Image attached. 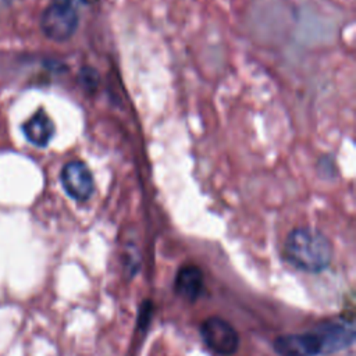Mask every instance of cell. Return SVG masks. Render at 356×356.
<instances>
[{"instance_id": "cell-11", "label": "cell", "mask_w": 356, "mask_h": 356, "mask_svg": "<svg viewBox=\"0 0 356 356\" xmlns=\"http://www.w3.org/2000/svg\"><path fill=\"white\" fill-rule=\"evenodd\" d=\"M86 1H88V0H86Z\"/></svg>"}, {"instance_id": "cell-7", "label": "cell", "mask_w": 356, "mask_h": 356, "mask_svg": "<svg viewBox=\"0 0 356 356\" xmlns=\"http://www.w3.org/2000/svg\"><path fill=\"white\" fill-rule=\"evenodd\" d=\"M204 285L203 273L195 264H185L179 267L174 281L175 293L186 302H196L202 295Z\"/></svg>"}, {"instance_id": "cell-4", "label": "cell", "mask_w": 356, "mask_h": 356, "mask_svg": "<svg viewBox=\"0 0 356 356\" xmlns=\"http://www.w3.org/2000/svg\"><path fill=\"white\" fill-rule=\"evenodd\" d=\"M61 184L70 197L78 202L88 200L95 189L93 175L82 161H70L61 170Z\"/></svg>"}, {"instance_id": "cell-5", "label": "cell", "mask_w": 356, "mask_h": 356, "mask_svg": "<svg viewBox=\"0 0 356 356\" xmlns=\"http://www.w3.org/2000/svg\"><path fill=\"white\" fill-rule=\"evenodd\" d=\"M274 349L280 356H318L323 355L321 341L316 331L303 334H286L274 341Z\"/></svg>"}, {"instance_id": "cell-3", "label": "cell", "mask_w": 356, "mask_h": 356, "mask_svg": "<svg viewBox=\"0 0 356 356\" xmlns=\"http://www.w3.org/2000/svg\"><path fill=\"white\" fill-rule=\"evenodd\" d=\"M200 335L206 346L218 356H231L238 350L239 335L236 330L218 316H210L202 323Z\"/></svg>"}, {"instance_id": "cell-10", "label": "cell", "mask_w": 356, "mask_h": 356, "mask_svg": "<svg viewBox=\"0 0 356 356\" xmlns=\"http://www.w3.org/2000/svg\"><path fill=\"white\" fill-rule=\"evenodd\" d=\"M0 1H3V3H6V1H7V0H0Z\"/></svg>"}, {"instance_id": "cell-8", "label": "cell", "mask_w": 356, "mask_h": 356, "mask_svg": "<svg viewBox=\"0 0 356 356\" xmlns=\"http://www.w3.org/2000/svg\"><path fill=\"white\" fill-rule=\"evenodd\" d=\"M25 138L38 147H46L54 135V124L43 108H39L24 125Z\"/></svg>"}, {"instance_id": "cell-6", "label": "cell", "mask_w": 356, "mask_h": 356, "mask_svg": "<svg viewBox=\"0 0 356 356\" xmlns=\"http://www.w3.org/2000/svg\"><path fill=\"white\" fill-rule=\"evenodd\" d=\"M321 341L323 355H330L348 348L355 338L352 323H324L314 330Z\"/></svg>"}, {"instance_id": "cell-2", "label": "cell", "mask_w": 356, "mask_h": 356, "mask_svg": "<svg viewBox=\"0 0 356 356\" xmlns=\"http://www.w3.org/2000/svg\"><path fill=\"white\" fill-rule=\"evenodd\" d=\"M43 33L56 42L70 39L78 26V13L72 0H53L40 18Z\"/></svg>"}, {"instance_id": "cell-1", "label": "cell", "mask_w": 356, "mask_h": 356, "mask_svg": "<svg viewBox=\"0 0 356 356\" xmlns=\"http://www.w3.org/2000/svg\"><path fill=\"white\" fill-rule=\"evenodd\" d=\"M285 256L298 270L321 273L332 261V243L318 229L299 227L289 232L285 241Z\"/></svg>"}, {"instance_id": "cell-9", "label": "cell", "mask_w": 356, "mask_h": 356, "mask_svg": "<svg viewBox=\"0 0 356 356\" xmlns=\"http://www.w3.org/2000/svg\"><path fill=\"white\" fill-rule=\"evenodd\" d=\"M81 78H82V85L86 88V89H93L96 86V81H97V75H96V71H93L92 68H85L82 70V74H81Z\"/></svg>"}]
</instances>
